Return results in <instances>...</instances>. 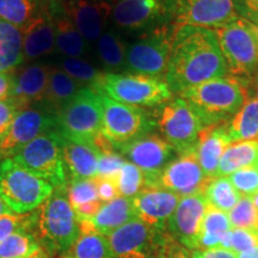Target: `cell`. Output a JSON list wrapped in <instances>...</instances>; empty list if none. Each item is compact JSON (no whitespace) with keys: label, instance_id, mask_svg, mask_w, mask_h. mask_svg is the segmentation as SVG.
<instances>
[{"label":"cell","instance_id":"680465c9","mask_svg":"<svg viewBox=\"0 0 258 258\" xmlns=\"http://www.w3.org/2000/svg\"><path fill=\"white\" fill-rule=\"evenodd\" d=\"M2 160H3V159H2V157H0V161H2Z\"/></svg>","mask_w":258,"mask_h":258},{"label":"cell","instance_id":"f907efd6","mask_svg":"<svg viewBox=\"0 0 258 258\" xmlns=\"http://www.w3.org/2000/svg\"><path fill=\"white\" fill-rule=\"evenodd\" d=\"M243 85L245 90H246L247 98L258 99V74L257 76H254L252 79L247 80V82H244Z\"/></svg>","mask_w":258,"mask_h":258},{"label":"cell","instance_id":"6f0895ef","mask_svg":"<svg viewBox=\"0 0 258 258\" xmlns=\"http://www.w3.org/2000/svg\"><path fill=\"white\" fill-rule=\"evenodd\" d=\"M112 2H114V3H116V2H118V0H112Z\"/></svg>","mask_w":258,"mask_h":258},{"label":"cell","instance_id":"4fadbf2b","mask_svg":"<svg viewBox=\"0 0 258 258\" xmlns=\"http://www.w3.org/2000/svg\"><path fill=\"white\" fill-rule=\"evenodd\" d=\"M108 237L115 258H160L171 241L166 231L134 218Z\"/></svg>","mask_w":258,"mask_h":258},{"label":"cell","instance_id":"d4e9b609","mask_svg":"<svg viewBox=\"0 0 258 258\" xmlns=\"http://www.w3.org/2000/svg\"><path fill=\"white\" fill-rule=\"evenodd\" d=\"M61 146L69 180L74 178H96L101 152L95 144L90 141L73 140L61 135Z\"/></svg>","mask_w":258,"mask_h":258},{"label":"cell","instance_id":"1f68e13d","mask_svg":"<svg viewBox=\"0 0 258 258\" xmlns=\"http://www.w3.org/2000/svg\"><path fill=\"white\" fill-rule=\"evenodd\" d=\"M60 258H115L108 237L92 230H82L78 239Z\"/></svg>","mask_w":258,"mask_h":258},{"label":"cell","instance_id":"9f6ffc18","mask_svg":"<svg viewBox=\"0 0 258 258\" xmlns=\"http://www.w3.org/2000/svg\"><path fill=\"white\" fill-rule=\"evenodd\" d=\"M252 24V23H251ZM253 27V30H254V34H256V37H257V41H258V24H252Z\"/></svg>","mask_w":258,"mask_h":258},{"label":"cell","instance_id":"f546056e","mask_svg":"<svg viewBox=\"0 0 258 258\" xmlns=\"http://www.w3.org/2000/svg\"><path fill=\"white\" fill-rule=\"evenodd\" d=\"M83 86L70 77L60 67L51 66L49 82L43 101L50 110L56 112L73 98Z\"/></svg>","mask_w":258,"mask_h":258},{"label":"cell","instance_id":"6da1fadb","mask_svg":"<svg viewBox=\"0 0 258 258\" xmlns=\"http://www.w3.org/2000/svg\"><path fill=\"white\" fill-rule=\"evenodd\" d=\"M227 74V66L215 30L176 25L164 77L172 95H180L192 86Z\"/></svg>","mask_w":258,"mask_h":258},{"label":"cell","instance_id":"8992f818","mask_svg":"<svg viewBox=\"0 0 258 258\" xmlns=\"http://www.w3.org/2000/svg\"><path fill=\"white\" fill-rule=\"evenodd\" d=\"M11 159L18 165L44 179L54 189L69 184L61 146V135L56 129L44 132L22 147Z\"/></svg>","mask_w":258,"mask_h":258},{"label":"cell","instance_id":"60d3db41","mask_svg":"<svg viewBox=\"0 0 258 258\" xmlns=\"http://www.w3.org/2000/svg\"><path fill=\"white\" fill-rule=\"evenodd\" d=\"M258 245V231L232 228L225 238L222 247L230 249L235 253H241Z\"/></svg>","mask_w":258,"mask_h":258},{"label":"cell","instance_id":"5bb4252c","mask_svg":"<svg viewBox=\"0 0 258 258\" xmlns=\"http://www.w3.org/2000/svg\"><path fill=\"white\" fill-rule=\"evenodd\" d=\"M56 128V114L44 103H36L21 109L8 134L0 141L2 159L14 157L25 145L44 132Z\"/></svg>","mask_w":258,"mask_h":258},{"label":"cell","instance_id":"52a82bcc","mask_svg":"<svg viewBox=\"0 0 258 258\" xmlns=\"http://www.w3.org/2000/svg\"><path fill=\"white\" fill-rule=\"evenodd\" d=\"M175 30L173 23L138 34L128 44L124 73L165 77Z\"/></svg>","mask_w":258,"mask_h":258},{"label":"cell","instance_id":"83f0119b","mask_svg":"<svg viewBox=\"0 0 258 258\" xmlns=\"http://www.w3.org/2000/svg\"><path fill=\"white\" fill-rule=\"evenodd\" d=\"M23 61L22 29L0 19V73H12Z\"/></svg>","mask_w":258,"mask_h":258},{"label":"cell","instance_id":"cb8c5ba5","mask_svg":"<svg viewBox=\"0 0 258 258\" xmlns=\"http://www.w3.org/2000/svg\"><path fill=\"white\" fill-rule=\"evenodd\" d=\"M50 12L55 34V50L66 57L89 55L91 46L85 41L64 11L61 0H50Z\"/></svg>","mask_w":258,"mask_h":258},{"label":"cell","instance_id":"ee69618b","mask_svg":"<svg viewBox=\"0 0 258 258\" xmlns=\"http://www.w3.org/2000/svg\"><path fill=\"white\" fill-rule=\"evenodd\" d=\"M32 222V213L29 214H6L0 217V241L11 234L21 231H30Z\"/></svg>","mask_w":258,"mask_h":258},{"label":"cell","instance_id":"9c48e42d","mask_svg":"<svg viewBox=\"0 0 258 258\" xmlns=\"http://www.w3.org/2000/svg\"><path fill=\"white\" fill-rule=\"evenodd\" d=\"M101 93L82 88L56 112V131L64 138L93 143L102 134Z\"/></svg>","mask_w":258,"mask_h":258},{"label":"cell","instance_id":"30bf717a","mask_svg":"<svg viewBox=\"0 0 258 258\" xmlns=\"http://www.w3.org/2000/svg\"><path fill=\"white\" fill-rule=\"evenodd\" d=\"M98 93L124 104L156 106L169 102L172 92L165 79L132 73H106Z\"/></svg>","mask_w":258,"mask_h":258},{"label":"cell","instance_id":"277c9868","mask_svg":"<svg viewBox=\"0 0 258 258\" xmlns=\"http://www.w3.org/2000/svg\"><path fill=\"white\" fill-rule=\"evenodd\" d=\"M53 191V185L18 165L11 158L0 161V198L15 214L36 211Z\"/></svg>","mask_w":258,"mask_h":258},{"label":"cell","instance_id":"d590c367","mask_svg":"<svg viewBox=\"0 0 258 258\" xmlns=\"http://www.w3.org/2000/svg\"><path fill=\"white\" fill-rule=\"evenodd\" d=\"M57 67L64 71L70 77H72L83 88H91L97 92H98L105 74V72L97 69L84 57L62 56L59 60Z\"/></svg>","mask_w":258,"mask_h":258},{"label":"cell","instance_id":"2e32d148","mask_svg":"<svg viewBox=\"0 0 258 258\" xmlns=\"http://www.w3.org/2000/svg\"><path fill=\"white\" fill-rule=\"evenodd\" d=\"M208 203L203 192L180 198L166 224V233L179 246L190 251L199 249L200 234Z\"/></svg>","mask_w":258,"mask_h":258},{"label":"cell","instance_id":"7a4b0ae2","mask_svg":"<svg viewBox=\"0 0 258 258\" xmlns=\"http://www.w3.org/2000/svg\"><path fill=\"white\" fill-rule=\"evenodd\" d=\"M30 232L46 253L62 256L70 250L78 239L80 225L67 198V186L54 189L49 198L32 212Z\"/></svg>","mask_w":258,"mask_h":258},{"label":"cell","instance_id":"11a10c76","mask_svg":"<svg viewBox=\"0 0 258 258\" xmlns=\"http://www.w3.org/2000/svg\"><path fill=\"white\" fill-rule=\"evenodd\" d=\"M178 257L179 258H195V256H194L191 251L188 249H184V247H182V246H179Z\"/></svg>","mask_w":258,"mask_h":258},{"label":"cell","instance_id":"d6a6232c","mask_svg":"<svg viewBox=\"0 0 258 258\" xmlns=\"http://www.w3.org/2000/svg\"><path fill=\"white\" fill-rule=\"evenodd\" d=\"M231 139L237 141L258 140V99L247 98L228 123Z\"/></svg>","mask_w":258,"mask_h":258},{"label":"cell","instance_id":"d6986e66","mask_svg":"<svg viewBox=\"0 0 258 258\" xmlns=\"http://www.w3.org/2000/svg\"><path fill=\"white\" fill-rule=\"evenodd\" d=\"M80 35L90 46H95L98 38L111 24L112 0H61Z\"/></svg>","mask_w":258,"mask_h":258},{"label":"cell","instance_id":"ba28073f","mask_svg":"<svg viewBox=\"0 0 258 258\" xmlns=\"http://www.w3.org/2000/svg\"><path fill=\"white\" fill-rule=\"evenodd\" d=\"M157 125L177 154L195 151L200 133L208 127L201 112L182 97L161 104Z\"/></svg>","mask_w":258,"mask_h":258},{"label":"cell","instance_id":"db71d44e","mask_svg":"<svg viewBox=\"0 0 258 258\" xmlns=\"http://www.w3.org/2000/svg\"><path fill=\"white\" fill-rule=\"evenodd\" d=\"M6 214H15V213L10 209L9 206L4 202V200L0 198V217H3V215H6Z\"/></svg>","mask_w":258,"mask_h":258},{"label":"cell","instance_id":"5b68a950","mask_svg":"<svg viewBox=\"0 0 258 258\" xmlns=\"http://www.w3.org/2000/svg\"><path fill=\"white\" fill-rule=\"evenodd\" d=\"M215 32L227 66V73L243 83L257 76L258 41L252 24L238 17Z\"/></svg>","mask_w":258,"mask_h":258},{"label":"cell","instance_id":"ab89813d","mask_svg":"<svg viewBox=\"0 0 258 258\" xmlns=\"http://www.w3.org/2000/svg\"><path fill=\"white\" fill-rule=\"evenodd\" d=\"M232 228L258 231V209L251 196H241L239 202L228 213Z\"/></svg>","mask_w":258,"mask_h":258},{"label":"cell","instance_id":"f6af8a7d","mask_svg":"<svg viewBox=\"0 0 258 258\" xmlns=\"http://www.w3.org/2000/svg\"><path fill=\"white\" fill-rule=\"evenodd\" d=\"M21 110L17 103L12 98L0 101V141L8 134L17 112Z\"/></svg>","mask_w":258,"mask_h":258},{"label":"cell","instance_id":"f35d334b","mask_svg":"<svg viewBox=\"0 0 258 258\" xmlns=\"http://www.w3.org/2000/svg\"><path fill=\"white\" fill-rule=\"evenodd\" d=\"M116 184L120 196L133 199L146 186V177L137 165L127 160L116 177Z\"/></svg>","mask_w":258,"mask_h":258},{"label":"cell","instance_id":"44dd1931","mask_svg":"<svg viewBox=\"0 0 258 258\" xmlns=\"http://www.w3.org/2000/svg\"><path fill=\"white\" fill-rule=\"evenodd\" d=\"M180 196L160 186L146 185L132 199L135 217L157 230L165 231L166 224L178 205Z\"/></svg>","mask_w":258,"mask_h":258},{"label":"cell","instance_id":"8d00e7d4","mask_svg":"<svg viewBox=\"0 0 258 258\" xmlns=\"http://www.w3.org/2000/svg\"><path fill=\"white\" fill-rule=\"evenodd\" d=\"M37 0H0V19L23 29L36 10Z\"/></svg>","mask_w":258,"mask_h":258},{"label":"cell","instance_id":"bcb514c9","mask_svg":"<svg viewBox=\"0 0 258 258\" xmlns=\"http://www.w3.org/2000/svg\"><path fill=\"white\" fill-rule=\"evenodd\" d=\"M234 10L240 18L258 24V0H233Z\"/></svg>","mask_w":258,"mask_h":258},{"label":"cell","instance_id":"b9f144b4","mask_svg":"<svg viewBox=\"0 0 258 258\" xmlns=\"http://www.w3.org/2000/svg\"><path fill=\"white\" fill-rule=\"evenodd\" d=\"M241 196H253L258 192V167H246L227 176Z\"/></svg>","mask_w":258,"mask_h":258},{"label":"cell","instance_id":"f1b7e54d","mask_svg":"<svg viewBox=\"0 0 258 258\" xmlns=\"http://www.w3.org/2000/svg\"><path fill=\"white\" fill-rule=\"evenodd\" d=\"M246 167H258V140L232 143L222 154L217 177H227Z\"/></svg>","mask_w":258,"mask_h":258},{"label":"cell","instance_id":"7402d4cb","mask_svg":"<svg viewBox=\"0 0 258 258\" xmlns=\"http://www.w3.org/2000/svg\"><path fill=\"white\" fill-rule=\"evenodd\" d=\"M51 66L42 63H30L19 69L14 74L15 86L11 98L19 109L43 101L49 82Z\"/></svg>","mask_w":258,"mask_h":258},{"label":"cell","instance_id":"ac0fdd59","mask_svg":"<svg viewBox=\"0 0 258 258\" xmlns=\"http://www.w3.org/2000/svg\"><path fill=\"white\" fill-rule=\"evenodd\" d=\"M237 18L233 0H178L175 25L218 30Z\"/></svg>","mask_w":258,"mask_h":258},{"label":"cell","instance_id":"ffe728a7","mask_svg":"<svg viewBox=\"0 0 258 258\" xmlns=\"http://www.w3.org/2000/svg\"><path fill=\"white\" fill-rule=\"evenodd\" d=\"M23 32L24 60L34 61L55 50V34L50 12V0H37L36 10Z\"/></svg>","mask_w":258,"mask_h":258},{"label":"cell","instance_id":"7bdbcfd3","mask_svg":"<svg viewBox=\"0 0 258 258\" xmlns=\"http://www.w3.org/2000/svg\"><path fill=\"white\" fill-rule=\"evenodd\" d=\"M125 161L127 160L124 159L123 156H121L116 151H109V152L101 153L98 159L97 177H99V178L116 179V177L120 173Z\"/></svg>","mask_w":258,"mask_h":258},{"label":"cell","instance_id":"9a60e30c","mask_svg":"<svg viewBox=\"0 0 258 258\" xmlns=\"http://www.w3.org/2000/svg\"><path fill=\"white\" fill-rule=\"evenodd\" d=\"M115 151L143 171L146 177V185L154 184L161 171L175 159L177 154L165 139L153 133L121 145Z\"/></svg>","mask_w":258,"mask_h":258},{"label":"cell","instance_id":"4dcf8cb0","mask_svg":"<svg viewBox=\"0 0 258 258\" xmlns=\"http://www.w3.org/2000/svg\"><path fill=\"white\" fill-rule=\"evenodd\" d=\"M232 230L228 214L208 205L200 234L199 249L206 250L222 247L225 238Z\"/></svg>","mask_w":258,"mask_h":258},{"label":"cell","instance_id":"4316f807","mask_svg":"<svg viewBox=\"0 0 258 258\" xmlns=\"http://www.w3.org/2000/svg\"><path fill=\"white\" fill-rule=\"evenodd\" d=\"M128 42L121 35V31L109 27L96 42V55L99 62L106 70V73L124 72Z\"/></svg>","mask_w":258,"mask_h":258},{"label":"cell","instance_id":"836d02e7","mask_svg":"<svg viewBox=\"0 0 258 258\" xmlns=\"http://www.w3.org/2000/svg\"><path fill=\"white\" fill-rule=\"evenodd\" d=\"M47 253L30 231H21L0 241V258H46Z\"/></svg>","mask_w":258,"mask_h":258},{"label":"cell","instance_id":"74e56055","mask_svg":"<svg viewBox=\"0 0 258 258\" xmlns=\"http://www.w3.org/2000/svg\"><path fill=\"white\" fill-rule=\"evenodd\" d=\"M67 198L74 212L84 206L102 202L98 198L96 178L70 179L67 184Z\"/></svg>","mask_w":258,"mask_h":258},{"label":"cell","instance_id":"603a6c76","mask_svg":"<svg viewBox=\"0 0 258 258\" xmlns=\"http://www.w3.org/2000/svg\"><path fill=\"white\" fill-rule=\"evenodd\" d=\"M232 143L228 122L208 125L201 131L195 152L200 165L208 178L217 177L222 154Z\"/></svg>","mask_w":258,"mask_h":258},{"label":"cell","instance_id":"816d5d0a","mask_svg":"<svg viewBox=\"0 0 258 258\" xmlns=\"http://www.w3.org/2000/svg\"><path fill=\"white\" fill-rule=\"evenodd\" d=\"M178 250H179V245L176 244L175 241L171 239L169 245L166 246L165 251H164L163 256H161L160 258H179Z\"/></svg>","mask_w":258,"mask_h":258},{"label":"cell","instance_id":"c3c4849f","mask_svg":"<svg viewBox=\"0 0 258 258\" xmlns=\"http://www.w3.org/2000/svg\"><path fill=\"white\" fill-rule=\"evenodd\" d=\"M195 258H237V253L226 247H213L206 250L191 251Z\"/></svg>","mask_w":258,"mask_h":258},{"label":"cell","instance_id":"484cf974","mask_svg":"<svg viewBox=\"0 0 258 258\" xmlns=\"http://www.w3.org/2000/svg\"><path fill=\"white\" fill-rule=\"evenodd\" d=\"M135 213L132 199L118 196L110 202L103 203L92 218L79 220L80 228L92 230L103 235H109L121 226L133 220Z\"/></svg>","mask_w":258,"mask_h":258},{"label":"cell","instance_id":"e575fe53","mask_svg":"<svg viewBox=\"0 0 258 258\" xmlns=\"http://www.w3.org/2000/svg\"><path fill=\"white\" fill-rule=\"evenodd\" d=\"M207 203L219 211L230 213L239 202L241 195L237 191L228 177H213L203 190Z\"/></svg>","mask_w":258,"mask_h":258},{"label":"cell","instance_id":"e0dca14e","mask_svg":"<svg viewBox=\"0 0 258 258\" xmlns=\"http://www.w3.org/2000/svg\"><path fill=\"white\" fill-rule=\"evenodd\" d=\"M207 176L200 165L195 151L177 154V157L165 166L154 182V186L169 190L183 196L203 192L207 185Z\"/></svg>","mask_w":258,"mask_h":258},{"label":"cell","instance_id":"7dc6e473","mask_svg":"<svg viewBox=\"0 0 258 258\" xmlns=\"http://www.w3.org/2000/svg\"><path fill=\"white\" fill-rule=\"evenodd\" d=\"M96 182L98 198L103 203L110 202L112 200H115L116 198L120 196L117 184H116V179L99 178V177H97Z\"/></svg>","mask_w":258,"mask_h":258},{"label":"cell","instance_id":"3957f363","mask_svg":"<svg viewBox=\"0 0 258 258\" xmlns=\"http://www.w3.org/2000/svg\"><path fill=\"white\" fill-rule=\"evenodd\" d=\"M179 97L191 103L208 125L227 123L247 99L243 83L230 74L192 86Z\"/></svg>","mask_w":258,"mask_h":258},{"label":"cell","instance_id":"f5cc1de1","mask_svg":"<svg viewBox=\"0 0 258 258\" xmlns=\"http://www.w3.org/2000/svg\"><path fill=\"white\" fill-rule=\"evenodd\" d=\"M237 258H258V245L252 249L244 251V252L238 253Z\"/></svg>","mask_w":258,"mask_h":258},{"label":"cell","instance_id":"8fae6325","mask_svg":"<svg viewBox=\"0 0 258 258\" xmlns=\"http://www.w3.org/2000/svg\"><path fill=\"white\" fill-rule=\"evenodd\" d=\"M178 0H118L111 25L121 32H141L175 23Z\"/></svg>","mask_w":258,"mask_h":258},{"label":"cell","instance_id":"681fc988","mask_svg":"<svg viewBox=\"0 0 258 258\" xmlns=\"http://www.w3.org/2000/svg\"><path fill=\"white\" fill-rule=\"evenodd\" d=\"M15 80L12 73H0V101L11 98Z\"/></svg>","mask_w":258,"mask_h":258},{"label":"cell","instance_id":"7c38bea8","mask_svg":"<svg viewBox=\"0 0 258 258\" xmlns=\"http://www.w3.org/2000/svg\"><path fill=\"white\" fill-rule=\"evenodd\" d=\"M102 134L116 150L121 145L152 133L157 127L150 112L141 106L124 104L102 95Z\"/></svg>","mask_w":258,"mask_h":258}]
</instances>
